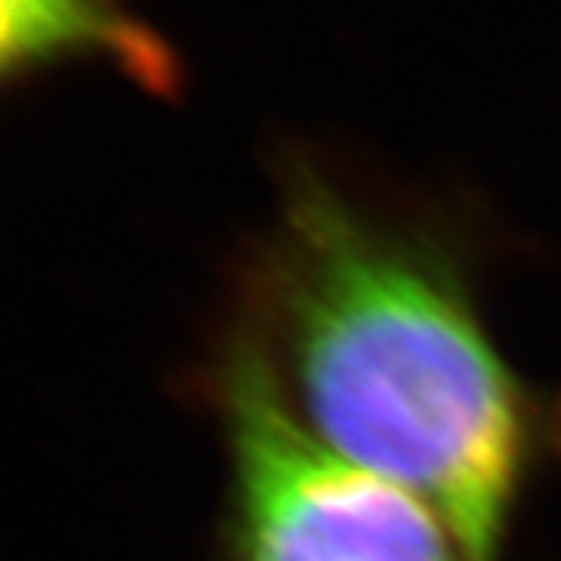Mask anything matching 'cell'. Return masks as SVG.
I'll return each instance as SVG.
<instances>
[{"label":"cell","mask_w":561,"mask_h":561,"mask_svg":"<svg viewBox=\"0 0 561 561\" xmlns=\"http://www.w3.org/2000/svg\"><path fill=\"white\" fill-rule=\"evenodd\" d=\"M234 324L321 443L427 502L468 561H505L552 424L449 243L297 153Z\"/></svg>","instance_id":"1"},{"label":"cell","mask_w":561,"mask_h":561,"mask_svg":"<svg viewBox=\"0 0 561 561\" xmlns=\"http://www.w3.org/2000/svg\"><path fill=\"white\" fill-rule=\"evenodd\" d=\"M225 449L209 561H468L440 515L321 443L238 324L209 365Z\"/></svg>","instance_id":"2"},{"label":"cell","mask_w":561,"mask_h":561,"mask_svg":"<svg viewBox=\"0 0 561 561\" xmlns=\"http://www.w3.org/2000/svg\"><path fill=\"white\" fill-rule=\"evenodd\" d=\"M72 60H103L150 94L172 98L181 62L125 0H0V72L13 84Z\"/></svg>","instance_id":"3"}]
</instances>
